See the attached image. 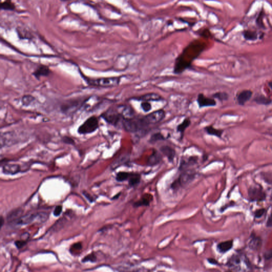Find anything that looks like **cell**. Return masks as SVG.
Masks as SVG:
<instances>
[{
	"label": "cell",
	"mask_w": 272,
	"mask_h": 272,
	"mask_svg": "<svg viewBox=\"0 0 272 272\" xmlns=\"http://www.w3.org/2000/svg\"><path fill=\"white\" fill-rule=\"evenodd\" d=\"M162 154L168 158L170 162H172L176 156V151L172 147L168 146H164L160 148Z\"/></svg>",
	"instance_id": "ac0fdd59"
},
{
	"label": "cell",
	"mask_w": 272,
	"mask_h": 272,
	"mask_svg": "<svg viewBox=\"0 0 272 272\" xmlns=\"http://www.w3.org/2000/svg\"><path fill=\"white\" fill-rule=\"evenodd\" d=\"M21 171V167L17 164H5L2 167L3 173L7 175H15Z\"/></svg>",
	"instance_id": "4fadbf2b"
},
{
	"label": "cell",
	"mask_w": 272,
	"mask_h": 272,
	"mask_svg": "<svg viewBox=\"0 0 272 272\" xmlns=\"http://www.w3.org/2000/svg\"><path fill=\"white\" fill-rule=\"evenodd\" d=\"M141 176L139 174L131 173L128 180L130 186H136V185L138 184L141 181Z\"/></svg>",
	"instance_id": "cb8c5ba5"
},
{
	"label": "cell",
	"mask_w": 272,
	"mask_h": 272,
	"mask_svg": "<svg viewBox=\"0 0 272 272\" xmlns=\"http://www.w3.org/2000/svg\"><path fill=\"white\" fill-rule=\"evenodd\" d=\"M35 100V97L31 95H26L22 97L21 102L24 106H28Z\"/></svg>",
	"instance_id": "f1b7e54d"
},
{
	"label": "cell",
	"mask_w": 272,
	"mask_h": 272,
	"mask_svg": "<svg viewBox=\"0 0 272 272\" xmlns=\"http://www.w3.org/2000/svg\"><path fill=\"white\" fill-rule=\"evenodd\" d=\"M254 101L256 103L260 105H267L270 104L272 103V99L267 98L264 95H259L256 97L254 99Z\"/></svg>",
	"instance_id": "603a6c76"
},
{
	"label": "cell",
	"mask_w": 272,
	"mask_h": 272,
	"mask_svg": "<svg viewBox=\"0 0 272 272\" xmlns=\"http://www.w3.org/2000/svg\"><path fill=\"white\" fill-rule=\"evenodd\" d=\"M207 261L209 262V263L212 264V265H219L218 261L214 258H207Z\"/></svg>",
	"instance_id": "b9f144b4"
},
{
	"label": "cell",
	"mask_w": 272,
	"mask_h": 272,
	"mask_svg": "<svg viewBox=\"0 0 272 272\" xmlns=\"http://www.w3.org/2000/svg\"><path fill=\"white\" fill-rule=\"evenodd\" d=\"M248 197L251 202H261L266 197L265 192L257 187H251L248 190Z\"/></svg>",
	"instance_id": "52a82bcc"
},
{
	"label": "cell",
	"mask_w": 272,
	"mask_h": 272,
	"mask_svg": "<svg viewBox=\"0 0 272 272\" xmlns=\"http://www.w3.org/2000/svg\"><path fill=\"white\" fill-rule=\"evenodd\" d=\"M266 226L268 228L272 227V214L270 215L266 222Z\"/></svg>",
	"instance_id": "60d3db41"
},
{
	"label": "cell",
	"mask_w": 272,
	"mask_h": 272,
	"mask_svg": "<svg viewBox=\"0 0 272 272\" xmlns=\"http://www.w3.org/2000/svg\"><path fill=\"white\" fill-rule=\"evenodd\" d=\"M197 102L200 108L214 106L216 105V102L214 99L205 96L202 93L198 95Z\"/></svg>",
	"instance_id": "9c48e42d"
},
{
	"label": "cell",
	"mask_w": 272,
	"mask_h": 272,
	"mask_svg": "<svg viewBox=\"0 0 272 272\" xmlns=\"http://www.w3.org/2000/svg\"><path fill=\"white\" fill-rule=\"evenodd\" d=\"M131 173L127 172H120L116 174V180L118 182H123L126 180H129Z\"/></svg>",
	"instance_id": "83f0119b"
},
{
	"label": "cell",
	"mask_w": 272,
	"mask_h": 272,
	"mask_svg": "<svg viewBox=\"0 0 272 272\" xmlns=\"http://www.w3.org/2000/svg\"><path fill=\"white\" fill-rule=\"evenodd\" d=\"M84 196L86 197V198L89 201V202H92L93 201H94V199H93V197H92L90 195H89L88 193H87L86 192L85 193H83Z\"/></svg>",
	"instance_id": "7bdbcfd3"
},
{
	"label": "cell",
	"mask_w": 272,
	"mask_h": 272,
	"mask_svg": "<svg viewBox=\"0 0 272 272\" xmlns=\"http://www.w3.org/2000/svg\"><path fill=\"white\" fill-rule=\"evenodd\" d=\"M147 125L145 122L143 117L134 118L130 119H124L121 127L123 128L125 131L130 132H136L145 128L147 127Z\"/></svg>",
	"instance_id": "3957f363"
},
{
	"label": "cell",
	"mask_w": 272,
	"mask_h": 272,
	"mask_svg": "<svg viewBox=\"0 0 272 272\" xmlns=\"http://www.w3.org/2000/svg\"><path fill=\"white\" fill-rule=\"evenodd\" d=\"M62 212V206H57L55 207L54 210L53 211V215L56 217L59 216L61 215Z\"/></svg>",
	"instance_id": "74e56055"
},
{
	"label": "cell",
	"mask_w": 272,
	"mask_h": 272,
	"mask_svg": "<svg viewBox=\"0 0 272 272\" xmlns=\"http://www.w3.org/2000/svg\"><path fill=\"white\" fill-rule=\"evenodd\" d=\"M227 265L237 272H252L251 263L244 254H233L227 262Z\"/></svg>",
	"instance_id": "6da1fadb"
},
{
	"label": "cell",
	"mask_w": 272,
	"mask_h": 272,
	"mask_svg": "<svg viewBox=\"0 0 272 272\" xmlns=\"http://www.w3.org/2000/svg\"><path fill=\"white\" fill-rule=\"evenodd\" d=\"M96 256L94 254H88L87 256H86V257H84L83 259V262H95L96 261Z\"/></svg>",
	"instance_id": "e575fe53"
},
{
	"label": "cell",
	"mask_w": 272,
	"mask_h": 272,
	"mask_svg": "<svg viewBox=\"0 0 272 272\" xmlns=\"http://www.w3.org/2000/svg\"><path fill=\"white\" fill-rule=\"evenodd\" d=\"M233 240H228L225 241L221 242L217 244L216 248L219 252L224 254L231 250L233 247Z\"/></svg>",
	"instance_id": "e0dca14e"
},
{
	"label": "cell",
	"mask_w": 272,
	"mask_h": 272,
	"mask_svg": "<svg viewBox=\"0 0 272 272\" xmlns=\"http://www.w3.org/2000/svg\"><path fill=\"white\" fill-rule=\"evenodd\" d=\"M149 202H150L149 200L147 198H143L141 199V200H139L138 201L136 202L134 204V207L143 206H147L149 205Z\"/></svg>",
	"instance_id": "4dcf8cb0"
},
{
	"label": "cell",
	"mask_w": 272,
	"mask_h": 272,
	"mask_svg": "<svg viewBox=\"0 0 272 272\" xmlns=\"http://www.w3.org/2000/svg\"><path fill=\"white\" fill-rule=\"evenodd\" d=\"M86 83L89 86L98 87H113L118 86L121 81L119 77H103L98 78H91L83 76Z\"/></svg>",
	"instance_id": "7a4b0ae2"
},
{
	"label": "cell",
	"mask_w": 272,
	"mask_h": 272,
	"mask_svg": "<svg viewBox=\"0 0 272 272\" xmlns=\"http://www.w3.org/2000/svg\"><path fill=\"white\" fill-rule=\"evenodd\" d=\"M38 213L28 214L23 215L15 222V224L18 225H24L31 223L37 220Z\"/></svg>",
	"instance_id": "8fae6325"
},
{
	"label": "cell",
	"mask_w": 272,
	"mask_h": 272,
	"mask_svg": "<svg viewBox=\"0 0 272 272\" xmlns=\"http://www.w3.org/2000/svg\"><path fill=\"white\" fill-rule=\"evenodd\" d=\"M263 13L261 12V13H259V15L257 18L256 23L258 24V26L260 28H264V24L263 22Z\"/></svg>",
	"instance_id": "d590c367"
},
{
	"label": "cell",
	"mask_w": 272,
	"mask_h": 272,
	"mask_svg": "<svg viewBox=\"0 0 272 272\" xmlns=\"http://www.w3.org/2000/svg\"><path fill=\"white\" fill-rule=\"evenodd\" d=\"M243 36L246 40H257L258 35L255 31H244Z\"/></svg>",
	"instance_id": "4316f807"
},
{
	"label": "cell",
	"mask_w": 272,
	"mask_h": 272,
	"mask_svg": "<svg viewBox=\"0 0 272 272\" xmlns=\"http://www.w3.org/2000/svg\"><path fill=\"white\" fill-rule=\"evenodd\" d=\"M81 102V101H78V100L69 101L62 106V111L63 112L71 111V110H75L76 108H77L78 106L79 105V104Z\"/></svg>",
	"instance_id": "d6986e66"
},
{
	"label": "cell",
	"mask_w": 272,
	"mask_h": 272,
	"mask_svg": "<svg viewBox=\"0 0 272 272\" xmlns=\"http://www.w3.org/2000/svg\"><path fill=\"white\" fill-rule=\"evenodd\" d=\"M115 108L124 119L134 118V111L130 106L121 104L116 106Z\"/></svg>",
	"instance_id": "ba28073f"
},
{
	"label": "cell",
	"mask_w": 272,
	"mask_h": 272,
	"mask_svg": "<svg viewBox=\"0 0 272 272\" xmlns=\"http://www.w3.org/2000/svg\"><path fill=\"white\" fill-rule=\"evenodd\" d=\"M262 241L261 238L257 237L256 235H251L250 241L248 243L249 248L251 250H257L261 247Z\"/></svg>",
	"instance_id": "2e32d148"
},
{
	"label": "cell",
	"mask_w": 272,
	"mask_h": 272,
	"mask_svg": "<svg viewBox=\"0 0 272 272\" xmlns=\"http://www.w3.org/2000/svg\"><path fill=\"white\" fill-rule=\"evenodd\" d=\"M26 244V241L24 240H18L15 242V244L16 247L18 248H21L23 247Z\"/></svg>",
	"instance_id": "f35d334b"
},
{
	"label": "cell",
	"mask_w": 272,
	"mask_h": 272,
	"mask_svg": "<svg viewBox=\"0 0 272 272\" xmlns=\"http://www.w3.org/2000/svg\"><path fill=\"white\" fill-rule=\"evenodd\" d=\"M264 257L267 260H269V259L272 258V250L266 251L264 254Z\"/></svg>",
	"instance_id": "ab89813d"
},
{
	"label": "cell",
	"mask_w": 272,
	"mask_h": 272,
	"mask_svg": "<svg viewBox=\"0 0 272 272\" xmlns=\"http://www.w3.org/2000/svg\"><path fill=\"white\" fill-rule=\"evenodd\" d=\"M195 178L194 172L191 171H186L182 172L178 179V183L180 186H185L192 181Z\"/></svg>",
	"instance_id": "7c38bea8"
},
{
	"label": "cell",
	"mask_w": 272,
	"mask_h": 272,
	"mask_svg": "<svg viewBox=\"0 0 272 272\" xmlns=\"http://www.w3.org/2000/svg\"><path fill=\"white\" fill-rule=\"evenodd\" d=\"M48 214L46 212H40L38 213L37 220L39 223H44L47 221L48 219Z\"/></svg>",
	"instance_id": "d6a6232c"
},
{
	"label": "cell",
	"mask_w": 272,
	"mask_h": 272,
	"mask_svg": "<svg viewBox=\"0 0 272 272\" xmlns=\"http://www.w3.org/2000/svg\"><path fill=\"white\" fill-rule=\"evenodd\" d=\"M23 211L20 209H17L15 210L11 211L10 213L7 216V220L10 222H15L17 219H19L21 216H22Z\"/></svg>",
	"instance_id": "44dd1931"
},
{
	"label": "cell",
	"mask_w": 272,
	"mask_h": 272,
	"mask_svg": "<svg viewBox=\"0 0 272 272\" xmlns=\"http://www.w3.org/2000/svg\"><path fill=\"white\" fill-rule=\"evenodd\" d=\"M132 99L149 102L152 101H162L163 100V97L160 95L156 93H148L139 96L134 97L132 98Z\"/></svg>",
	"instance_id": "30bf717a"
},
{
	"label": "cell",
	"mask_w": 272,
	"mask_h": 272,
	"mask_svg": "<svg viewBox=\"0 0 272 272\" xmlns=\"http://www.w3.org/2000/svg\"><path fill=\"white\" fill-rule=\"evenodd\" d=\"M73 248H75L76 249H77V250H79V249H80L81 248H82V247H81V244L80 243H78V244H76L73 246Z\"/></svg>",
	"instance_id": "ee69618b"
},
{
	"label": "cell",
	"mask_w": 272,
	"mask_h": 272,
	"mask_svg": "<svg viewBox=\"0 0 272 272\" xmlns=\"http://www.w3.org/2000/svg\"><path fill=\"white\" fill-rule=\"evenodd\" d=\"M64 141L66 143H68V144H73V143H74L73 140L70 138H66L64 139Z\"/></svg>",
	"instance_id": "f6af8a7d"
},
{
	"label": "cell",
	"mask_w": 272,
	"mask_h": 272,
	"mask_svg": "<svg viewBox=\"0 0 272 272\" xmlns=\"http://www.w3.org/2000/svg\"><path fill=\"white\" fill-rule=\"evenodd\" d=\"M266 213V209H259L254 212V217L256 218H261L262 217L264 214Z\"/></svg>",
	"instance_id": "8d00e7d4"
},
{
	"label": "cell",
	"mask_w": 272,
	"mask_h": 272,
	"mask_svg": "<svg viewBox=\"0 0 272 272\" xmlns=\"http://www.w3.org/2000/svg\"><path fill=\"white\" fill-rule=\"evenodd\" d=\"M102 118L110 125L114 126H121L124 118L118 113L115 106L111 107L101 115Z\"/></svg>",
	"instance_id": "277c9868"
},
{
	"label": "cell",
	"mask_w": 272,
	"mask_h": 272,
	"mask_svg": "<svg viewBox=\"0 0 272 272\" xmlns=\"http://www.w3.org/2000/svg\"><path fill=\"white\" fill-rule=\"evenodd\" d=\"M231 272V271H228V272Z\"/></svg>",
	"instance_id": "c3c4849f"
},
{
	"label": "cell",
	"mask_w": 272,
	"mask_h": 272,
	"mask_svg": "<svg viewBox=\"0 0 272 272\" xmlns=\"http://www.w3.org/2000/svg\"><path fill=\"white\" fill-rule=\"evenodd\" d=\"M252 92L251 90H244L240 92L237 96V101L239 105H243L249 101L252 96Z\"/></svg>",
	"instance_id": "9a60e30c"
},
{
	"label": "cell",
	"mask_w": 272,
	"mask_h": 272,
	"mask_svg": "<svg viewBox=\"0 0 272 272\" xmlns=\"http://www.w3.org/2000/svg\"><path fill=\"white\" fill-rule=\"evenodd\" d=\"M214 99H217L219 101H224L228 100V95L225 92H217L212 95Z\"/></svg>",
	"instance_id": "f546056e"
},
{
	"label": "cell",
	"mask_w": 272,
	"mask_h": 272,
	"mask_svg": "<svg viewBox=\"0 0 272 272\" xmlns=\"http://www.w3.org/2000/svg\"><path fill=\"white\" fill-rule=\"evenodd\" d=\"M205 130L206 131L207 133L209 134L212 135V136H215L217 137H219V138H221L222 137V134L223 132V131L222 130L215 129L211 125L205 128Z\"/></svg>",
	"instance_id": "7402d4cb"
},
{
	"label": "cell",
	"mask_w": 272,
	"mask_h": 272,
	"mask_svg": "<svg viewBox=\"0 0 272 272\" xmlns=\"http://www.w3.org/2000/svg\"><path fill=\"white\" fill-rule=\"evenodd\" d=\"M51 73V70L47 66L40 64L33 73V75L36 79H40L42 77H47Z\"/></svg>",
	"instance_id": "5bb4252c"
},
{
	"label": "cell",
	"mask_w": 272,
	"mask_h": 272,
	"mask_svg": "<svg viewBox=\"0 0 272 272\" xmlns=\"http://www.w3.org/2000/svg\"><path fill=\"white\" fill-rule=\"evenodd\" d=\"M190 123H191V121H190V118H184L183 121L179 124L177 127V131L178 132H180V133H181L182 134H183V132L186 128L190 125Z\"/></svg>",
	"instance_id": "d4e9b609"
},
{
	"label": "cell",
	"mask_w": 272,
	"mask_h": 272,
	"mask_svg": "<svg viewBox=\"0 0 272 272\" xmlns=\"http://www.w3.org/2000/svg\"><path fill=\"white\" fill-rule=\"evenodd\" d=\"M98 128V118L95 116H90L79 127L78 132L82 134H91L95 131Z\"/></svg>",
	"instance_id": "5b68a950"
},
{
	"label": "cell",
	"mask_w": 272,
	"mask_h": 272,
	"mask_svg": "<svg viewBox=\"0 0 272 272\" xmlns=\"http://www.w3.org/2000/svg\"><path fill=\"white\" fill-rule=\"evenodd\" d=\"M3 223H4V219H3V218L2 216H1V219H0V225H1V228L2 227Z\"/></svg>",
	"instance_id": "bcb514c9"
},
{
	"label": "cell",
	"mask_w": 272,
	"mask_h": 272,
	"mask_svg": "<svg viewBox=\"0 0 272 272\" xmlns=\"http://www.w3.org/2000/svg\"><path fill=\"white\" fill-rule=\"evenodd\" d=\"M162 160V157L158 151H155L149 156L147 160V164L150 166H154L158 164Z\"/></svg>",
	"instance_id": "ffe728a7"
},
{
	"label": "cell",
	"mask_w": 272,
	"mask_h": 272,
	"mask_svg": "<svg viewBox=\"0 0 272 272\" xmlns=\"http://www.w3.org/2000/svg\"><path fill=\"white\" fill-rule=\"evenodd\" d=\"M165 116V112L164 111L158 110L143 116V118L147 125H149L159 123L164 118Z\"/></svg>",
	"instance_id": "8992f818"
},
{
	"label": "cell",
	"mask_w": 272,
	"mask_h": 272,
	"mask_svg": "<svg viewBox=\"0 0 272 272\" xmlns=\"http://www.w3.org/2000/svg\"><path fill=\"white\" fill-rule=\"evenodd\" d=\"M141 106L142 110L145 112H148L151 109V105L149 102H142L141 104Z\"/></svg>",
	"instance_id": "836d02e7"
},
{
	"label": "cell",
	"mask_w": 272,
	"mask_h": 272,
	"mask_svg": "<svg viewBox=\"0 0 272 272\" xmlns=\"http://www.w3.org/2000/svg\"><path fill=\"white\" fill-rule=\"evenodd\" d=\"M0 8L1 10H8V11H13L15 9V4L11 1H5L1 3Z\"/></svg>",
	"instance_id": "484cf974"
},
{
	"label": "cell",
	"mask_w": 272,
	"mask_h": 272,
	"mask_svg": "<svg viewBox=\"0 0 272 272\" xmlns=\"http://www.w3.org/2000/svg\"><path fill=\"white\" fill-rule=\"evenodd\" d=\"M268 85H269V86H270V88H271V90H272V81L270 82V83H268Z\"/></svg>",
	"instance_id": "7dc6e473"
},
{
	"label": "cell",
	"mask_w": 272,
	"mask_h": 272,
	"mask_svg": "<svg viewBox=\"0 0 272 272\" xmlns=\"http://www.w3.org/2000/svg\"><path fill=\"white\" fill-rule=\"evenodd\" d=\"M164 137L163 136L162 134H160V133H156L151 136V139H150V142L155 143L157 141L164 140Z\"/></svg>",
	"instance_id": "1f68e13d"
}]
</instances>
